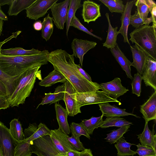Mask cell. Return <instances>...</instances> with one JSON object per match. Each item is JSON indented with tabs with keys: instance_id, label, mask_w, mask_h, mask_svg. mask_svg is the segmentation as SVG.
<instances>
[{
	"instance_id": "1",
	"label": "cell",
	"mask_w": 156,
	"mask_h": 156,
	"mask_svg": "<svg viewBox=\"0 0 156 156\" xmlns=\"http://www.w3.org/2000/svg\"><path fill=\"white\" fill-rule=\"evenodd\" d=\"M48 62L60 72L78 93L94 92L101 89L100 84L90 82L80 73L74 62V56L65 50L57 49L49 52Z\"/></svg>"
},
{
	"instance_id": "2",
	"label": "cell",
	"mask_w": 156,
	"mask_h": 156,
	"mask_svg": "<svg viewBox=\"0 0 156 156\" xmlns=\"http://www.w3.org/2000/svg\"><path fill=\"white\" fill-rule=\"evenodd\" d=\"M49 53L45 50L39 53L25 56L0 55V67L10 76H18L34 67L47 64Z\"/></svg>"
},
{
	"instance_id": "3",
	"label": "cell",
	"mask_w": 156,
	"mask_h": 156,
	"mask_svg": "<svg viewBox=\"0 0 156 156\" xmlns=\"http://www.w3.org/2000/svg\"><path fill=\"white\" fill-rule=\"evenodd\" d=\"M41 66L34 67L19 75L16 80L14 91L9 97L10 106L18 107L24 103L34 88L36 78L41 74V71L39 70Z\"/></svg>"
},
{
	"instance_id": "4",
	"label": "cell",
	"mask_w": 156,
	"mask_h": 156,
	"mask_svg": "<svg viewBox=\"0 0 156 156\" xmlns=\"http://www.w3.org/2000/svg\"><path fill=\"white\" fill-rule=\"evenodd\" d=\"M156 29L153 25H144L129 34V40L135 43L149 57L156 61Z\"/></svg>"
},
{
	"instance_id": "5",
	"label": "cell",
	"mask_w": 156,
	"mask_h": 156,
	"mask_svg": "<svg viewBox=\"0 0 156 156\" xmlns=\"http://www.w3.org/2000/svg\"><path fill=\"white\" fill-rule=\"evenodd\" d=\"M30 149L32 153L37 156H66L57 149L48 135L31 141Z\"/></svg>"
},
{
	"instance_id": "6",
	"label": "cell",
	"mask_w": 156,
	"mask_h": 156,
	"mask_svg": "<svg viewBox=\"0 0 156 156\" xmlns=\"http://www.w3.org/2000/svg\"><path fill=\"white\" fill-rule=\"evenodd\" d=\"M75 98L80 107L86 105L109 102L118 103L119 105L121 104L117 99L111 98L102 91L98 90L84 93L76 92Z\"/></svg>"
},
{
	"instance_id": "7",
	"label": "cell",
	"mask_w": 156,
	"mask_h": 156,
	"mask_svg": "<svg viewBox=\"0 0 156 156\" xmlns=\"http://www.w3.org/2000/svg\"><path fill=\"white\" fill-rule=\"evenodd\" d=\"M17 142L12 136L9 129L0 121V148L2 156H15Z\"/></svg>"
},
{
	"instance_id": "8",
	"label": "cell",
	"mask_w": 156,
	"mask_h": 156,
	"mask_svg": "<svg viewBox=\"0 0 156 156\" xmlns=\"http://www.w3.org/2000/svg\"><path fill=\"white\" fill-rule=\"evenodd\" d=\"M65 87L63 99L68 115L70 116H74L78 113H81L80 107L76 100V91L72 85L66 80L63 83Z\"/></svg>"
},
{
	"instance_id": "9",
	"label": "cell",
	"mask_w": 156,
	"mask_h": 156,
	"mask_svg": "<svg viewBox=\"0 0 156 156\" xmlns=\"http://www.w3.org/2000/svg\"><path fill=\"white\" fill-rule=\"evenodd\" d=\"M69 3V0L56 2L50 9L52 20L56 28L58 29H64L65 23L67 21Z\"/></svg>"
},
{
	"instance_id": "10",
	"label": "cell",
	"mask_w": 156,
	"mask_h": 156,
	"mask_svg": "<svg viewBox=\"0 0 156 156\" xmlns=\"http://www.w3.org/2000/svg\"><path fill=\"white\" fill-rule=\"evenodd\" d=\"M58 0H36L26 9L27 17L35 20L43 17Z\"/></svg>"
},
{
	"instance_id": "11",
	"label": "cell",
	"mask_w": 156,
	"mask_h": 156,
	"mask_svg": "<svg viewBox=\"0 0 156 156\" xmlns=\"http://www.w3.org/2000/svg\"><path fill=\"white\" fill-rule=\"evenodd\" d=\"M24 132V139L30 144L34 140L44 136H50L51 133V130L45 124L42 123L38 125L35 123L30 124Z\"/></svg>"
},
{
	"instance_id": "12",
	"label": "cell",
	"mask_w": 156,
	"mask_h": 156,
	"mask_svg": "<svg viewBox=\"0 0 156 156\" xmlns=\"http://www.w3.org/2000/svg\"><path fill=\"white\" fill-rule=\"evenodd\" d=\"M96 42L86 40L74 38L71 43V48L73 55L76 58L79 59V63L82 66L83 56L90 50L94 48L97 45Z\"/></svg>"
},
{
	"instance_id": "13",
	"label": "cell",
	"mask_w": 156,
	"mask_h": 156,
	"mask_svg": "<svg viewBox=\"0 0 156 156\" xmlns=\"http://www.w3.org/2000/svg\"><path fill=\"white\" fill-rule=\"evenodd\" d=\"M101 89L111 98L116 99L127 91L129 89L123 87L121 80L119 77H116L113 80L100 84Z\"/></svg>"
},
{
	"instance_id": "14",
	"label": "cell",
	"mask_w": 156,
	"mask_h": 156,
	"mask_svg": "<svg viewBox=\"0 0 156 156\" xmlns=\"http://www.w3.org/2000/svg\"><path fill=\"white\" fill-rule=\"evenodd\" d=\"M50 137L57 149L64 154L71 150H75L68 140L67 136L58 128L51 130Z\"/></svg>"
},
{
	"instance_id": "15",
	"label": "cell",
	"mask_w": 156,
	"mask_h": 156,
	"mask_svg": "<svg viewBox=\"0 0 156 156\" xmlns=\"http://www.w3.org/2000/svg\"><path fill=\"white\" fill-rule=\"evenodd\" d=\"M82 16L84 21L88 24L95 21L101 17L100 5L89 0L84 1L82 4Z\"/></svg>"
},
{
	"instance_id": "16",
	"label": "cell",
	"mask_w": 156,
	"mask_h": 156,
	"mask_svg": "<svg viewBox=\"0 0 156 156\" xmlns=\"http://www.w3.org/2000/svg\"><path fill=\"white\" fill-rule=\"evenodd\" d=\"M145 85L156 91V61L148 57L142 76Z\"/></svg>"
},
{
	"instance_id": "17",
	"label": "cell",
	"mask_w": 156,
	"mask_h": 156,
	"mask_svg": "<svg viewBox=\"0 0 156 156\" xmlns=\"http://www.w3.org/2000/svg\"><path fill=\"white\" fill-rule=\"evenodd\" d=\"M156 91L143 105L140 106V112L145 122L156 119Z\"/></svg>"
},
{
	"instance_id": "18",
	"label": "cell",
	"mask_w": 156,
	"mask_h": 156,
	"mask_svg": "<svg viewBox=\"0 0 156 156\" xmlns=\"http://www.w3.org/2000/svg\"><path fill=\"white\" fill-rule=\"evenodd\" d=\"M136 0L127 1L125 5V8L120 18L121 26L118 32L123 37V41L127 42L130 45L128 37V30L130 18L133 7Z\"/></svg>"
},
{
	"instance_id": "19",
	"label": "cell",
	"mask_w": 156,
	"mask_h": 156,
	"mask_svg": "<svg viewBox=\"0 0 156 156\" xmlns=\"http://www.w3.org/2000/svg\"><path fill=\"white\" fill-rule=\"evenodd\" d=\"M130 46L133 59L132 66L136 69L138 73L142 75L145 65L149 56L136 44Z\"/></svg>"
},
{
	"instance_id": "20",
	"label": "cell",
	"mask_w": 156,
	"mask_h": 156,
	"mask_svg": "<svg viewBox=\"0 0 156 156\" xmlns=\"http://www.w3.org/2000/svg\"><path fill=\"white\" fill-rule=\"evenodd\" d=\"M99 110L104 116L106 117H121L129 115L133 116L136 118L140 117L132 113H129L126 111L125 108L122 109L119 108L115 105H111L109 102H106L98 104Z\"/></svg>"
},
{
	"instance_id": "21",
	"label": "cell",
	"mask_w": 156,
	"mask_h": 156,
	"mask_svg": "<svg viewBox=\"0 0 156 156\" xmlns=\"http://www.w3.org/2000/svg\"><path fill=\"white\" fill-rule=\"evenodd\" d=\"M110 51L115 59L120 65L122 69L126 72L127 77L133 79L131 73V62L125 55L118 44L113 48L110 49Z\"/></svg>"
},
{
	"instance_id": "22",
	"label": "cell",
	"mask_w": 156,
	"mask_h": 156,
	"mask_svg": "<svg viewBox=\"0 0 156 156\" xmlns=\"http://www.w3.org/2000/svg\"><path fill=\"white\" fill-rule=\"evenodd\" d=\"M55 108L59 128L66 134H69L71 131L68 122V115L66 109L57 103L55 104Z\"/></svg>"
},
{
	"instance_id": "23",
	"label": "cell",
	"mask_w": 156,
	"mask_h": 156,
	"mask_svg": "<svg viewBox=\"0 0 156 156\" xmlns=\"http://www.w3.org/2000/svg\"><path fill=\"white\" fill-rule=\"evenodd\" d=\"M154 124L152 131L149 129L148 123L145 122L144 127L141 133L137 135L142 145L152 147L156 151V134H155Z\"/></svg>"
},
{
	"instance_id": "24",
	"label": "cell",
	"mask_w": 156,
	"mask_h": 156,
	"mask_svg": "<svg viewBox=\"0 0 156 156\" xmlns=\"http://www.w3.org/2000/svg\"><path fill=\"white\" fill-rule=\"evenodd\" d=\"M65 87L64 84L59 85L55 89L53 93L49 92L45 93V96L42 98L41 103L38 105L37 108L40 105L55 104L61 100H63L64 95Z\"/></svg>"
},
{
	"instance_id": "25",
	"label": "cell",
	"mask_w": 156,
	"mask_h": 156,
	"mask_svg": "<svg viewBox=\"0 0 156 156\" xmlns=\"http://www.w3.org/2000/svg\"><path fill=\"white\" fill-rule=\"evenodd\" d=\"M66 80L60 72L54 69L39 83V85L45 87H49L58 82L64 83Z\"/></svg>"
},
{
	"instance_id": "26",
	"label": "cell",
	"mask_w": 156,
	"mask_h": 156,
	"mask_svg": "<svg viewBox=\"0 0 156 156\" xmlns=\"http://www.w3.org/2000/svg\"><path fill=\"white\" fill-rule=\"evenodd\" d=\"M36 0H13L9 5V16H16L19 13L29 8Z\"/></svg>"
},
{
	"instance_id": "27",
	"label": "cell",
	"mask_w": 156,
	"mask_h": 156,
	"mask_svg": "<svg viewBox=\"0 0 156 156\" xmlns=\"http://www.w3.org/2000/svg\"><path fill=\"white\" fill-rule=\"evenodd\" d=\"M108 23V34L105 41L103 43V46L109 49L115 47L117 44V37L119 34L117 31L118 27H113L111 25L108 13L107 12L105 14Z\"/></svg>"
},
{
	"instance_id": "28",
	"label": "cell",
	"mask_w": 156,
	"mask_h": 156,
	"mask_svg": "<svg viewBox=\"0 0 156 156\" xmlns=\"http://www.w3.org/2000/svg\"><path fill=\"white\" fill-rule=\"evenodd\" d=\"M134 4L137 7V11L144 22L148 18L151 8L156 5L155 2L152 0H137L136 1Z\"/></svg>"
},
{
	"instance_id": "29",
	"label": "cell",
	"mask_w": 156,
	"mask_h": 156,
	"mask_svg": "<svg viewBox=\"0 0 156 156\" xmlns=\"http://www.w3.org/2000/svg\"><path fill=\"white\" fill-rule=\"evenodd\" d=\"M41 51L34 48L30 50H26L22 48L16 47L6 49H1L0 55L9 56H25L39 53Z\"/></svg>"
},
{
	"instance_id": "30",
	"label": "cell",
	"mask_w": 156,
	"mask_h": 156,
	"mask_svg": "<svg viewBox=\"0 0 156 156\" xmlns=\"http://www.w3.org/2000/svg\"><path fill=\"white\" fill-rule=\"evenodd\" d=\"M133 144L128 143L122 136L115 144L117 151V156H133L136 154V151L131 150L130 147Z\"/></svg>"
},
{
	"instance_id": "31",
	"label": "cell",
	"mask_w": 156,
	"mask_h": 156,
	"mask_svg": "<svg viewBox=\"0 0 156 156\" xmlns=\"http://www.w3.org/2000/svg\"><path fill=\"white\" fill-rule=\"evenodd\" d=\"M11 76L4 72L0 67V81L5 85L9 97L13 92L15 88L16 81L19 76Z\"/></svg>"
},
{
	"instance_id": "32",
	"label": "cell",
	"mask_w": 156,
	"mask_h": 156,
	"mask_svg": "<svg viewBox=\"0 0 156 156\" xmlns=\"http://www.w3.org/2000/svg\"><path fill=\"white\" fill-rule=\"evenodd\" d=\"M103 114L98 117L92 116L89 119H83L80 122V124L84 127L88 133L92 134L94 130L99 127L103 122Z\"/></svg>"
},
{
	"instance_id": "33",
	"label": "cell",
	"mask_w": 156,
	"mask_h": 156,
	"mask_svg": "<svg viewBox=\"0 0 156 156\" xmlns=\"http://www.w3.org/2000/svg\"><path fill=\"white\" fill-rule=\"evenodd\" d=\"M132 124V122L120 117H107L103 121L99 127L102 128H105L112 126L120 127Z\"/></svg>"
},
{
	"instance_id": "34",
	"label": "cell",
	"mask_w": 156,
	"mask_h": 156,
	"mask_svg": "<svg viewBox=\"0 0 156 156\" xmlns=\"http://www.w3.org/2000/svg\"><path fill=\"white\" fill-rule=\"evenodd\" d=\"M9 129L12 136L17 141H20L24 139L21 124L18 119H14L10 122Z\"/></svg>"
},
{
	"instance_id": "35",
	"label": "cell",
	"mask_w": 156,
	"mask_h": 156,
	"mask_svg": "<svg viewBox=\"0 0 156 156\" xmlns=\"http://www.w3.org/2000/svg\"><path fill=\"white\" fill-rule=\"evenodd\" d=\"M81 0H69L67 17L66 22V35L67 37L71 20L77 10L82 6Z\"/></svg>"
},
{
	"instance_id": "36",
	"label": "cell",
	"mask_w": 156,
	"mask_h": 156,
	"mask_svg": "<svg viewBox=\"0 0 156 156\" xmlns=\"http://www.w3.org/2000/svg\"><path fill=\"white\" fill-rule=\"evenodd\" d=\"M42 24L41 36L47 41L49 40L52 35L54 29L52 18L49 14L44 18Z\"/></svg>"
},
{
	"instance_id": "37",
	"label": "cell",
	"mask_w": 156,
	"mask_h": 156,
	"mask_svg": "<svg viewBox=\"0 0 156 156\" xmlns=\"http://www.w3.org/2000/svg\"><path fill=\"white\" fill-rule=\"evenodd\" d=\"M130 126V125H125L113 130L107 134V136L105 139L111 144L116 143L122 137L124 134L128 131Z\"/></svg>"
},
{
	"instance_id": "38",
	"label": "cell",
	"mask_w": 156,
	"mask_h": 156,
	"mask_svg": "<svg viewBox=\"0 0 156 156\" xmlns=\"http://www.w3.org/2000/svg\"><path fill=\"white\" fill-rule=\"evenodd\" d=\"M109 9L112 13L122 14L124 11L125 5L121 0H99Z\"/></svg>"
},
{
	"instance_id": "39",
	"label": "cell",
	"mask_w": 156,
	"mask_h": 156,
	"mask_svg": "<svg viewBox=\"0 0 156 156\" xmlns=\"http://www.w3.org/2000/svg\"><path fill=\"white\" fill-rule=\"evenodd\" d=\"M30 144L24 139L17 142L15 151V156H31L32 154L30 149Z\"/></svg>"
},
{
	"instance_id": "40",
	"label": "cell",
	"mask_w": 156,
	"mask_h": 156,
	"mask_svg": "<svg viewBox=\"0 0 156 156\" xmlns=\"http://www.w3.org/2000/svg\"><path fill=\"white\" fill-rule=\"evenodd\" d=\"M69 127L72 135L75 137H80L81 135H84L89 139H90V135L80 123L72 122Z\"/></svg>"
},
{
	"instance_id": "41",
	"label": "cell",
	"mask_w": 156,
	"mask_h": 156,
	"mask_svg": "<svg viewBox=\"0 0 156 156\" xmlns=\"http://www.w3.org/2000/svg\"><path fill=\"white\" fill-rule=\"evenodd\" d=\"M133 79L131 83L132 93L136 94L137 97H140L141 91V84L142 80V76L137 72L134 74Z\"/></svg>"
},
{
	"instance_id": "42",
	"label": "cell",
	"mask_w": 156,
	"mask_h": 156,
	"mask_svg": "<svg viewBox=\"0 0 156 156\" xmlns=\"http://www.w3.org/2000/svg\"><path fill=\"white\" fill-rule=\"evenodd\" d=\"M72 26L78 29L83 31L86 33L93 36L100 40H102V38L94 34L86 28L81 23L79 20L75 15L72 18L70 24V27Z\"/></svg>"
},
{
	"instance_id": "43",
	"label": "cell",
	"mask_w": 156,
	"mask_h": 156,
	"mask_svg": "<svg viewBox=\"0 0 156 156\" xmlns=\"http://www.w3.org/2000/svg\"><path fill=\"white\" fill-rule=\"evenodd\" d=\"M136 151L139 156H156V151L151 147L141 145L138 144L136 145Z\"/></svg>"
},
{
	"instance_id": "44",
	"label": "cell",
	"mask_w": 156,
	"mask_h": 156,
	"mask_svg": "<svg viewBox=\"0 0 156 156\" xmlns=\"http://www.w3.org/2000/svg\"><path fill=\"white\" fill-rule=\"evenodd\" d=\"M67 138L74 149L78 151H82L85 149L83 143L80 140V137H76L72 135L71 137L67 135Z\"/></svg>"
},
{
	"instance_id": "45",
	"label": "cell",
	"mask_w": 156,
	"mask_h": 156,
	"mask_svg": "<svg viewBox=\"0 0 156 156\" xmlns=\"http://www.w3.org/2000/svg\"><path fill=\"white\" fill-rule=\"evenodd\" d=\"M129 24H131L135 28L144 25L143 20L140 17L137 10L135 11L134 14L131 16Z\"/></svg>"
},
{
	"instance_id": "46",
	"label": "cell",
	"mask_w": 156,
	"mask_h": 156,
	"mask_svg": "<svg viewBox=\"0 0 156 156\" xmlns=\"http://www.w3.org/2000/svg\"><path fill=\"white\" fill-rule=\"evenodd\" d=\"M9 96L0 94V110L8 108L10 106Z\"/></svg>"
},
{
	"instance_id": "47",
	"label": "cell",
	"mask_w": 156,
	"mask_h": 156,
	"mask_svg": "<svg viewBox=\"0 0 156 156\" xmlns=\"http://www.w3.org/2000/svg\"><path fill=\"white\" fill-rule=\"evenodd\" d=\"M76 66L80 73L86 79L90 82H92L90 76L79 65L76 64Z\"/></svg>"
},
{
	"instance_id": "48",
	"label": "cell",
	"mask_w": 156,
	"mask_h": 156,
	"mask_svg": "<svg viewBox=\"0 0 156 156\" xmlns=\"http://www.w3.org/2000/svg\"><path fill=\"white\" fill-rule=\"evenodd\" d=\"M150 12L151 14V16L153 20V25H152L156 28V5L151 8Z\"/></svg>"
},
{
	"instance_id": "49",
	"label": "cell",
	"mask_w": 156,
	"mask_h": 156,
	"mask_svg": "<svg viewBox=\"0 0 156 156\" xmlns=\"http://www.w3.org/2000/svg\"><path fill=\"white\" fill-rule=\"evenodd\" d=\"M33 26L35 30L37 31L41 30L43 27L42 22L41 21L37 20L34 23Z\"/></svg>"
},
{
	"instance_id": "50",
	"label": "cell",
	"mask_w": 156,
	"mask_h": 156,
	"mask_svg": "<svg viewBox=\"0 0 156 156\" xmlns=\"http://www.w3.org/2000/svg\"><path fill=\"white\" fill-rule=\"evenodd\" d=\"M79 156H93L92 151L90 149L85 148L80 152Z\"/></svg>"
},
{
	"instance_id": "51",
	"label": "cell",
	"mask_w": 156,
	"mask_h": 156,
	"mask_svg": "<svg viewBox=\"0 0 156 156\" xmlns=\"http://www.w3.org/2000/svg\"><path fill=\"white\" fill-rule=\"evenodd\" d=\"M0 94L8 96L6 87L1 81H0Z\"/></svg>"
},
{
	"instance_id": "52",
	"label": "cell",
	"mask_w": 156,
	"mask_h": 156,
	"mask_svg": "<svg viewBox=\"0 0 156 156\" xmlns=\"http://www.w3.org/2000/svg\"><path fill=\"white\" fill-rule=\"evenodd\" d=\"M80 152L73 150L67 152L65 154L66 156H79Z\"/></svg>"
},
{
	"instance_id": "53",
	"label": "cell",
	"mask_w": 156,
	"mask_h": 156,
	"mask_svg": "<svg viewBox=\"0 0 156 156\" xmlns=\"http://www.w3.org/2000/svg\"><path fill=\"white\" fill-rule=\"evenodd\" d=\"M8 19L7 16L4 13L0 6V19L2 20H7Z\"/></svg>"
},
{
	"instance_id": "54",
	"label": "cell",
	"mask_w": 156,
	"mask_h": 156,
	"mask_svg": "<svg viewBox=\"0 0 156 156\" xmlns=\"http://www.w3.org/2000/svg\"><path fill=\"white\" fill-rule=\"evenodd\" d=\"M13 0H0V6L5 5H10Z\"/></svg>"
},
{
	"instance_id": "55",
	"label": "cell",
	"mask_w": 156,
	"mask_h": 156,
	"mask_svg": "<svg viewBox=\"0 0 156 156\" xmlns=\"http://www.w3.org/2000/svg\"><path fill=\"white\" fill-rule=\"evenodd\" d=\"M13 37H15V35L14 34L13 35H12L10 37V38L9 37V38H8V39H5V40L4 41H3V42H0V51L1 49V47H2V45L4 44L5 43H6V42H7L9 40L11 39H12V38H13Z\"/></svg>"
},
{
	"instance_id": "56",
	"label": "cell",
	"mask_w": 156,
	"mask_h": 156,
	"mask_svg": "<svg viewBox=\"0 0 156 156\" xmlns=\"http://www.w3.org/2000/svg\"><path fill=\"white\" fill-rule=\"evenodd\" d=\"M3 24V20L0 19V36L1 35L2 31Z\"/></svg>"
},
{
	"instance_id": "57",
	"label": "cell",
	"mask_w": 156,
	"mask_h": 156,
	"mask_svg": "<svg viewBox=\"0 0 156 156\" xmlns=\"http://www.w3.org/2000/svg\"><path fill=\"white\" fill-rule=\"evenodd\" d=\"M0 156H2V151L0 148Z\"/></svg>"
}]
</instances>
